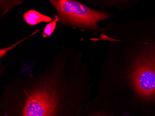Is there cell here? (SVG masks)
Wrapping results in <instances>:
<instances>
[{"mask_svg": "<svg viewBox=\"0 0 155 116\" xmlns=\"http://www.w3.org/2000/svg\"><path fill=\"white\" fill-rule=\"evenodd\" d=\"M85 68L81 53L62 46L41 72L3 86L0 116H74L87 92Z\"/></svg>", "mask_w": 155, "mask_h": 116, "instance_id": "cell-1", "label": "cell"}, {"mask_svg": "<svg viewBox=\"0 0 155 116\" xmlns=\"http://www.w3.org/2000/svg\"><path fill=\"white\" fill-rule=\"evenodd\" d=\"M124 44L122 54L130 61L129 78L133 90L143 99H155V47L133 52Z\"/></svg>", "mask_w": 155, "mask_h": 116, "instance_id": "cell-2", "label": "cell"}, {"mask_svg": "<svg viewBox=\"0 0 155 116\" xmlns=\"http://www.w3.org/2000/svg\"><path fill=\"white\" fill-rule=\"evenodd\" d=\"M49 2L57 12L60 26L101 31L98 23L110 17L107 13L91 9L74 0H50Z\"/></svg>", "mask_w": 155, "mask_h": 116, "instance_id": "cell-3", "label": "cell"}, {"mask_svg": "<svg viewBox=\"0 0 155 116\" xmlns=\"http://www.w3.org/2000/svg\"><path fill=\"white\" fill-rule=\"evenodd\" d=\"M23 17L25 22L30 26H35L41 22L49 23L53 20L50 16L33 9L25 12Z\"/></svg>", "mask_w": 155, "mask_h": 116, "instance_id": "cell-4", "label": "cell"}, {"mask_svg": "<svg viewBox=\"0 0 155 116\" xmlns=\"http://www.w3.org/2000/svg\"><path fill=\"white\" fill-rule=\"evenodd\" d=\"M59 22V18L56 15H54L53 20L48 23L45 28L41 35L43 38L49 37L55 30L57 23Z\"/></svg>", "mask_w": 155, "mask_h": 116, "instance_id": "cell-5", "label": "cell"}, {"mask_svg": "<svg viewBox=\"0 0 155 116\" xmlns=\"http://www.w3.org/2000/svg\"><path fill=\"white\" fill-rule=\"evenodd\" d=\"M90 116H104V115L101 113V112H96V113L92 114Z\"/></svg>", "mask_w": 155, "mask_h": 116, "instance_id": "cell-6", "label": "cell"}]
</instances>
